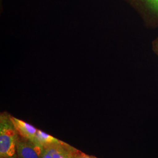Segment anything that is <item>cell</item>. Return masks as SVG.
<instances>
[{
  "instance_id": "6da1fadb",
  "label": "cell",
  "mask_w": 158,
  "mask_h": 158,
  "mask_svg": "<svg viewBox=\"0 0 158 158\" xmlns=\"http://www.w3.org/2000/svg\"><path fill=\"white\" fill-rule=\"evenodd\" d=\"M12 122L11 115L2 113L0 115V156L17 158V143L18 137Z\"/></svg>"
},
{
  "instance_id": "7a4b0ae2",
  "label": "cell",
  "mask_w": 158,
  "mask_h": 158,
  "mask_svg": "<svg viewBox=\"0 0 158 158\" xmlns=\"http://www.w3.org/2000/svg\"><path fill=\"white\" fill-rule=\"evenodd\" d=\"M44 149V147L37 142L18 138L17 154L19 158H41Z\"/></svg>"
},
{
  "instance_id": "3957f363",
  "label": "cell",
  "mask_w": 158,
  "mask_h": 158,
  "mask_svg": "<svg viewBox=\"0 0 158 158\" xmlns=\"http://www.w3.org/2000/svg\"><path fill=\"white\" fill-rule=\"evenodd\" d=\"M11 119L18 135L21 136L23 138L38 143L36 140L38 130L36 128L32 125L11 115Z\"/></svg>"
},
{
  "instance_id": "277c9868",
  "label": "cell",
  "mask_w": 158,
  "mask_h": 158,
  "mask_svg": "<svg viewBox=\"0 0 158 158\" xmlns=\"http://www.w3.org/2000/svg\"><path fill=\"white\" fill-rule=\"evenodd\" d=\"M36 140L40 144L42 145L44 148L50 145L59 143L60 141L56 138L48 134H46V132L42 131L41 130H38L37 131Z\"/></svg>"
},
{
  "instance_id": "5b68a950",
  "label": "cell",
  "mask_w": 158,
  "mask_h": 158,
  "mask_svg": "<svg viewBox=\"0 0 158 158\" xmlns=\"http://www.w3.org/2000/svg\"><path fill=\"white\" fill-rule=\"evenodd\" d=\"M148 6L158 15V0H144Z\"/></svg>"
},
{
  "instance_id": "8992f818",
  "label": "cell",
  "mask_w": 158,
  "mask_h": 158,
  "mask_svg": "<svg viewBox=\"0 0 158 158\" xmlns=\"http://www.w3.org/2000/svg\"><path fill=\"white\" fill-rule=\"evenodd\" d=\"M74 158H96L95 156H89L87 155H85L83 153H81V152H79L76 156L74 157Z\"/></svg>"
},
{
  "instance_id": "52a82bcc",
  "label": "cell",
  "mask_w": 158,
  "mask_h": 158,
  "mask_svg": "<svg viewBox=\"0 0 158 158\" xmlns=\"http://www.w3.org/2000/svg\"><path fill=\"white\" fill-rule=\"evenodd\" d=\"M41 158H53V157L51 153L47 149L45 148L44 152L43 153V155Z\"/></svg>"
},
{
  "instance_id": "ba28073f",
  "label": "cell",
  "mask_w": 158,
  "mask_h": 158,
  "mask_svg": "<svg viewBox=\"0 0 158 158\" xmlns=\"http://www.w3.org/2000/svg\"><path fill=\"white\" fill-rule=\"evenodd\" d=\"M1 158H5V157H1Z\"/></svg>"
}]
</instances>
